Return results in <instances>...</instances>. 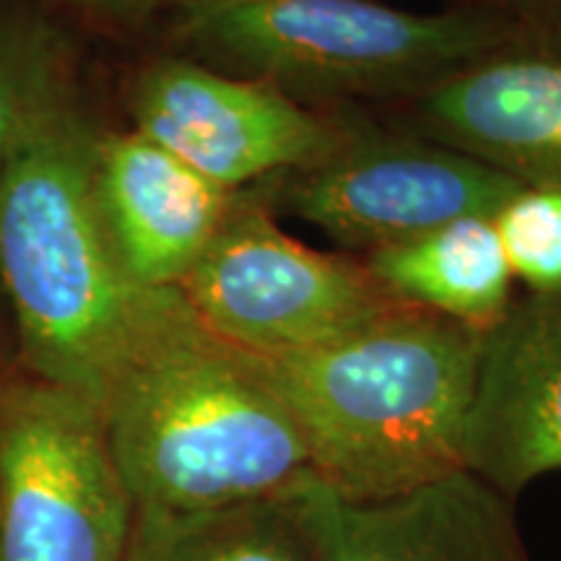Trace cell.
<instances>
[{"mask_svg": "<svg viewBox=\"0 0 561 561\" xmlns=\"http://www.w3.org/2000/svg\"><path fill=\"white\" fill-rule=\"evenodd\" d=\"M481 335L392 305L331 341L265 359L314 479L346 500L377 502L466 471Z\"/></svg>", "mask_w": 561, "mask_h": 561, "instance_id": "obj_3", "label": "cell"}, {"mask_svg": "<svg viewBox=\"0 0 561 561\" xmlns=\"http://www.w3.org/2000/svg\"><path fill=\"white\" fill-rule=\"evenodd\" d=\"M462 468L510 502L561 471V294L512 299L481 335Z\"/></svg>", "mask_w": 561, "mask_h": 561, "instance_id": "obj_9", "label": "cell"}, {"mask_svg": "<svg viewBox=\"0 0 561 561\" xmlns=\"http://www.w3.org/2000/svg\"><path fill=\"white\" fill-rule=\"evenodd\" d=\"M128 561H318L294 489L276 500L159 515L136 512Z\"/></svg>", "mask_w": 561, "mask_h": 561, "instance_id": "obj_15", "label": "cell"}, {"mask_svg": "<svg viewBox=\"0 0 561 561\" xmlns=\"http://www.w3.org/2000/svg\"><path fill=\"white\" fill-rule=\"evenodd\" d=\"M100 413L136 512L227 510L314 479L268 364L208 331L182 291L117 371Z\"/></svg>", "mask_w": 561, "mask_h": 561, "instance_id": "obj_1", "label": "cell"}, {"mask_svg": "<svg viewBox=\"0 0 561 561\" xmlns=\"http://www.w3.org/2000/svg\"><path fill=\"white\" fill-rule=\"evenodd\" d=\"M19 367V348L16 333H13V320L9 301H5L3 286H0V377L9 375L11 369Z\"/></svg>", "mask_w": 561, "mask_h": 561, "instance_id": "obj_18", "label": "cell"}, {"mask_svg": "<svg viewBox=\"0 0 561 561\" xmlns=\"http://www.w3.org/2000/svg\"><path fill=\"white\" fill-rule=\"evenodd\" d=\"M409 117L419 136L520 185L561 187V42L517 32L411 96Z\"/></svg>", "mask_w": 561, "mask_h": 561, "instance_id": "obj_10", "label": "cell"}, {"mask_svg": "<svg viewBox=\"0 0 561 561\" xmlns=\"http://www.w3.org/2000/svg\"><path fill=\"white\" fill-rule=\"evenodd\" d=\"M193 55L294 100L416 96L520 32L491 9L409 11L377 0H178Z\"/></svg>", "mask_w": 561, "mask_h": 561, "instance_id": "obj_4", "label": "cell"}, {"mask_svg": "<svg viewBox=\"0 0 561 561\" xmlns=\"http://www.w3.org/2000/svg\"><path fill=\"white\" fill-rule=\"evenodd\" d=\"M133 515L100 409L21 367L0 377V561H128Z\"/></svg>", "mask_w": 561, "mask_h": 561, "instance_id": "obj_5", "label": "cell"}, {"mask_svg": "<svg viewBox=\"0 0 561 561\" xmlns=\"http://www.w3.org/2000/svg\"><path fill=\"white\" fill-rule=\"evenodd\" d=\"M280 201L351 252L409 242L466 216H494L520 187L494 167L419 133L346 123L335 149L284 174Z\"/></svg>", "mask_w": 561, "mask_h": 561, "instance_id": "obj_7", "label": "cell"}, {"mask_svg": "<svg viewBox=\"0 0 561 561\" xmlns=\"http://www.w3.org/2000/svg\"><path fill=\"white\" fill-rule=\"evenodd\" d=\"M371 276L398 305L486 333L512 305L507 255L491 216H466L409 242L369 252Z\"/></svg>", "mask_w": 561, "mask_h": 561, "instance_id": "obj_13", "label": "cell"}, {"mask_svg": "<svg viewBox=\"0 0 561 561\" xmlns=\"http://www.w3.org/2000/svg\"><path fill=\"white\" fill-rule=\"evenodd\" d=\"M515 280L561 294V187L520 185L491 216Z\"/></svg>", "mask_w": 561, "mask_h": 561, "instance_id": "obj_16", "label": "cell"}, {"mask_svg": "<svg viewBox=\"0 0 561 561\" xmlns=\"http://www.w3.org/2000/svg\"><path fill=\"white\" fill-rule=\"evenodd\" d=\"M180 291L208 331L263 359L318 346L398 305L364 263L294 240L255 187L231 195Z\"/></svg>", "mask_w": 561, "mask_h": 561, "instance_id": "obj_6", "label": "cell"}, {"mask_svg": "<svg viewBox=\"0 0 561 561\" xmlns=\"http://www.w3.org/2000/svg\"><path fill=\"white\" fill-rule=\"evenodd\" d=\"M102 128L83 96L13 153L0 180V286L19 367L100 409L180 289L123 271L94 193Z\"/></svg>", "mask_w": 561, "mask_h": 561, "instance_id": "obj_2", "label": "cell"}, {"mask_svg": "<svg viewBox=\"0 0 561 561\" xmlns=\"http://www.w3.org/2000/svg\"><path fill=\"white\" fill-rule=\"evenodd\" d=\"M294 502L318 561H530L512 502L468 471L377 502L307 479Z\"/></svg>", "mask_w": 561, "mask_h": 561, "instance_id": "obj_11", "label": "cell"}, {"mask_svg": "<svg viewBox=\"0 0 561 561\" xmlns=\"http://www.w3.org/2000/svg\"><path fill=\"white\" fill-rule=\"evenodd\" d=\"M128 112L133 130L229 193L307 170L346 128L268 81L193 55L146 62L130 83Z\"/></svg>", "mask_w": 561, "mask_h": 561, "instance_id": "obj_8", "label": "cell"}, {"mask_svg": "<svg viewBox=\"0 0 561 561\" xmlns=\"http://www.w3.org/2000/svg\"><path fill=\"white\" fill-rule=\"evenodd\" d=\"M94 193L112 250L140 289H180L234 195L133 128L100 133Z\"/></svg>", "mask_w": 561, "mask_h": 561, "instance_id": "obj_12", "label": "cell"}, {"mask_svg": "<svg viewBox=\"0 0 561 561\" xmlns=\"http://www.w3.org/2000/svg\"><path fill=\"white\" fill-rule=\"evenodd\" d=\"M81 96L70 19L39 0H0V180L13 153Z\"/></svg>", "mask_w": 561, "mask_h": 561, "instance_id": "obj_14", "label": "cell"}, {"mask_svg": "<svg viewBox=\"0 0 561 561\" xmlns=\"http://www.w3.org/2000/svg\"><path fill=\"white\" fill-rule=\"evenodd\" d=\"M66 19L89 21L107 30H136L161 9H172L178 0H39Z\"/></svg>", "mask_w": 561, "mask_h": 561, "instance_id": "obj_17", "label": "cell"}]
</instances>
